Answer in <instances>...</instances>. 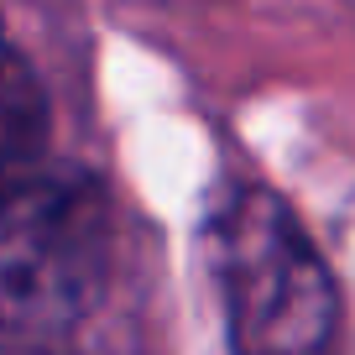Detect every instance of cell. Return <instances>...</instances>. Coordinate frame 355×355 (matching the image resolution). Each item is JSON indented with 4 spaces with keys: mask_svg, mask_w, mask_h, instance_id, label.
I'll return each mask as SVG.
<instances>
[{
    "mask_svg": "<svg viewBox=\"0 0 355 355\" xmlns=\"http://www.w3.org/2000/svg\"><path fill=\"white\" fill-rule=\"evenodd\" d=\"M204 256L225 303L235 355H334V277L272 189H225L204 225Z\"/></svg>",
    "mask_w": 355,
    "mask_h": 355,
    "instance_id": "1",
    "label": "cell"
},
{
    "mask_svg": "<svg viewBox=\"0 0 355 355\" xmlns=\"http://www.w3.org/2000/svg\"><path fill=\"white\" fill-rule=\"evenodd\" d=\"M115 256L110 193L84 167H37L0 193V334L47 340L89 319Z\"/></svg>",
    "mask_w": 355,
    "mask_h": 355,
    "instance_id": "2",
    "label": "cell"
},
{
    "mask_svg": "<svg viewBox=\"0 0 355 355\" xmlns=\"http://www.w3.org/2000/svg\"><path fill=\"white\" fill-rule=\"evenodd\" d=\"M47 141V94L32 63L11 47H0V193L37 173Z\"/></svg>",
    "mask_w": 355,
    "mask_h": 355,
    "instance_id": "3",
    "label": "cell"
}]
</instances>
